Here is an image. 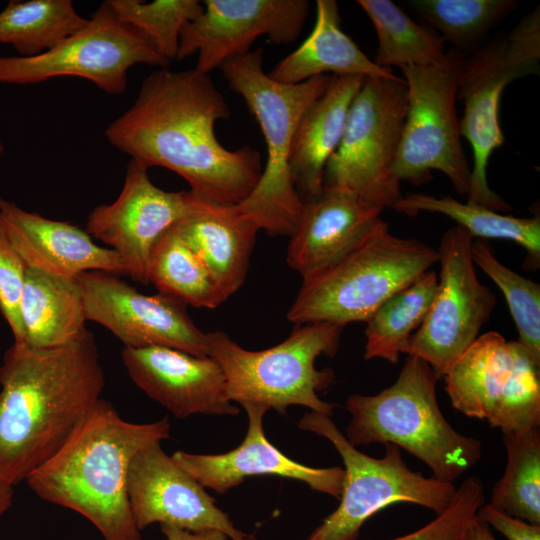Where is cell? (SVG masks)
<instances>
[{
	"instance_id": "1",
	"label": "cell",
	"mask_w": 540,
	"mask_h": 540,
	"mask_svg": "<svg viewBox=\"0 0 540 540\" xmlns=\"http://www.w3.org/2000/svg\"><path fill=\"white\" fill-rule=\"evenodd\" d=\"M230 117L224 95L197 69L158 68L138 95L105 129L108 142L147 168L159 166L181 176L200 199L239 204L263 172L259 151L225 148L215 124Z\"/></svg>"
},
{
	"instance_id": "2",
	"label": "cell",
	"mask_w": 540,
	"mask_h": 540,
	"mask_svg": "<svg viewBox=\"0 0 540 540\" xmlns=\"http://www.w3.org/2000/svg\"><path fill=\"white\" fill-rule=\"evenodd\" d=\"M104 372L86 329L57 347L13 344L0 365V475L12 486L49 459L101 398Z\"/></svg>"
},
{
	"instance_id": "3",
	"label": "cell",
	"mask_w": 540,
	"mask_h": 540,
	"mask_svg": "<svg viewBox=\"0 0 540 540\" xmlns=\"http://www.w3.org/2000/svg\"><path fill=\"white\" fill-rule=\"evenodd\" d=\"M169 437L168 417L129 422L100 398L25 481L41 499L81 514L104 540H142L129 505L128 470L141 449Z\"/></svg>"
},
{
	"instance_id": "4",
	"label": "cell",
	"mask_w": 540,
	"mask_h": 540,
	"mask_svg": "<svg viewBox=\"0 0 540 540\" xmlns=\"http://www.w3.org/2000/svg\"><path fill=\"white\" fill-rule=\"evenodd\" d=\"M439 379L428 363L408 355L390 387L376 395L348 397L347 440L356 447L393 444L424 462L434 477L453 483L477 464L483 445L445 418L436 397Z\"/></svg>"
},
{
	"instance_id": "5",
	"label": "cell",
	"mask_w": 540,
	"mask_h": 540,
	"mask_svg": "<svg viewBox=\"0 0 540 540\" xmlns=\"http://www.w3.org/2000/svg\"><path fill=\"white\" fill-rule=\"evenodd\" d=\"M264 50L257 48L224 62L219 69L259 124L267 160L259 182L237 207L270 236L291 237L303 203L294 187L289 156L297 125L327 90L333 75L323 74L297 84L272 80L263 69Z\"/></svg>"
},
{
	"instance_id": "6",
	"label": "cell",
	"mask_w": 540,
	"mask_h": 540,
	"mask_svg": "<svg viewBox=\"0 0 540 540\" xmlns=\"http://www.w3.org/2000/svg\"><path fill=\"white\" fill-rule=\"evenodd\" d=\"M438 262V252L415 238L390 233L381 219L354 249L303 279L287 319L295 325L367 322L389 297Z\"/></svg>"
},
{
	"instance_id": "7",
	"label": "cell",
	"mask_w": 540,
	"mask_h": 540,
	"mask_svg": "<svg viewBox=\"0 0 540 540\" xmlns=\"http://www.w3.org/2000/svg\"><path fill=\"white\" fill-rule=\"evenodd\" d=\"M343 326L317 322L296 325L278 345L259 351L244 349L226 333H206L208 356L221 367L230 401L255 404L287 414L292 405L332 416L335 403L323 401L318 392L334 380L330 368L318 370L320 355L333 357L339 348Z\"/></svg>"
},
{
	"instance_id": "8",
	"label": "cell",
	"mask_w": 540,
	"mask_h": 540,
	"mask_svg": "<svg viewBox=\"0 0 540 540\" xmlns=\"http://www.w3.org/2000/svg\"><path fill=\"white\" fill-rule=\"evenodd\" d=\"M298 426L327 439L342 458L345 472L339 506L306 540H358L363 524L387 506L410 503L438 515L455 495L452 482L411 470L393 444H384L381 458L359 451L328 415L307 412Z\"/></svg>"
},
{
	"instance_id": "9",
	"label": "cell",
	"mask_w": 540,
	"mask_h": 540,
	"mask_svg": "<svg viewBox=\"0 0 540 540\" xmlns=\"http://www.w3.org/2000/svg\"><path fill=\"white\" fill-rule=\"evenodd\" d=\"M539 60V7L504 39L463 58L457 90V100L464 104L459 128L473 152L467 202L496 212L511 209L489 187L487 167L492 153L505 142L499 122L501 95L512 81L538 73Z\"/></svg>"
},
{
	"instance_id": "10",
	"label": "cell",
	"mask_w": 540,
	"mask_h": 540,
	"mask_svg": "<svg viewBox=\"0 0 540 540\" xmlns=\"http://www.w3.org/2000/svg\"><path fill=\"white\" fill-rule=\"evenodd\" d=\"M407 110L405 80L366 77L349 107L341 141L324 170V186L365 203L394 208L403 196L392 172Z\"/></svg>"
},
{
	"instance_id": "11",
	"label": "cell",
	"mask_w": 540,
	"mask_h": 540,
	"mask_svg": "<svg viewBox=\"0 0 540 540\" xmlns=\"http://www.w3.org/2000/svg\"><path fill=\"white\" fill-rule=\"evenodd\" d=\"M463 54L450 51L439 66L401 67L407 110L393 164L395 178L419 185L431 170L444 173L460 194H468L471 168L464 153L456 112Z\"/></svg>"
},
{
	"instance_id": "12",
	"label": "cell",
	"mask_w": 540,
	"mask_h": 540,
	"mask_svg": "<svg viewBox=\"0 0 540 540\" xmlns=\"http://www.w3.org/2000/svg\"><path fill=\"white\" fill-rule=\"evenodd\" d=\"M443 377L453 407L467 417L502 433L540 425V362L518 340L478 336Z\"/></svg>"
},
{
	"instance_id": "13",
	"label": "cell",
	"mask_w": 540,
	"mask_h": 540,
	"mask_svg": "<svg viewBox=\"0 0 540 540\" xmlns=\"http://www.w3.org/2000/svg\"><path fill=\"white\" fill-rule=\"evenodd\" d=\"M139 63L163 68L170 62L145 35L123 23L107 0L84 27L50 50L32 57L0 55V83L31 85L72 76L118 95L127 88L128 70Z\"/></svg>"
},
{
	"instance_id": "14",
	"label": "cell",
	"mask_w": 540,
	"mask_h": 540,
	"mask_svg": "<svg viewBox=\"0 0 540 540\" xmlns=\"http://www.w3.org/2000/svg\"><path fill=\"white\" fill-rule=\"evenodd\" d=\"M472 243L473 237L458 225L443 234L437 249V290L405 351L428 363L440 377L477 339L496 306L494 293L477 277Z\"/></svg>"
},
{
	"instance_id": "15",
	"label": "cell",
	"mask_w": 540,
	"mask_h": 540,
	"mask_svg": "<svg viewBox=\"0 0 540 540\" xmlns=\"http://www.w3.org/2000/svg\"><path fill=\"white\" fill-rule=\"evenodd\" d=\"M77 279L86 319L104 326L126 348L162 346L208 356L206 333L178 299L160 292L145 295L117 275L103 271L84 272Z\"/></svg>"
},
{
	"instance_id": "16",
	"label": "cell",
	"mask_w": 540,
	"mask_h": 540,
	"mask_svg": "<svg viewBox=\"0 0 540 540\" xmlns=\"http://www.w3.org/2000/svg\"><path fill=\"white\" fill-rule=\"evenodd\" d=\"M148 169L131 159L117 199L95 207L86 222V232L117 252L128 276L144 285L149 284L148 264L155 242L200 200L190 190L169 192L157 187Z\"/></svg>"
},
{
	"instance_id": "17",
	"label": "cell",
	"mask_w": 540,
	"mask_h": 540,
	"mask_svg": "<svg viewBox=\"0 0 540 540\" xmlns=\"http://www.w3.org/2000/svg\"><path fill=\"white\" fill-rule=\"evenodd\" d=\"M203 13L181 29L177 59L197 53L195 69L208 74L247 54L267 36L275 45L294 42L305 24L307 0H204Z\"/></svg>"
},
{
	"instance_id": "18",
	"label": "cell",
	"mask_w": 540,
	"mask_h": 540,
	"mask_svg": "<svg viewBox=\"0 0 540 540\" xmlns=\"http://www.w3.org/2000/svg\"><path fill=\"white\" fill-rule=\"evenodd\" d=\"M127 492L140 531L159 523L189 532L220 531L231 540L246 535L204 487L163 451L161 442L144 447L133 457Z\"/></svg>"
},
{
	"instance_id": "19",
	"label": "cell",
	"mask_w": 540,
	"mask_h": 540,
	"mask_svg": "<svg viewBox=\"0 0 540 540\" xmlns=\"http://www.w3.org/2000/svg\"><path fill=\"white\" fill-rule=\"evenodd\" d=\"M122 361L133 382L176 418L240 413L228 398L221 367L209 356L162 346L124 347Z\"/></svg>"
},
{
	"instance_id": "20",
	"label": "cell",
	"mask_w": 540,
	"mask_h": 540,
	"mask_svg": "<svg viewBox=\"0 0 540 540\" xmlns=\"http://www.w3.org/2000/svg\"><path fill=\"white\" fill-rule=\"evenodd\" d=\"M248 429L235 449L214 455L178 450L175 463L199 482L219 494L240 485L248 476L277 475L306 483L311 489L340 499L345 472L341 467L315 468L296 462L267 439L263 428L266 408L247 404Z\"/></svg>"
},
{
	"instance_id": "21",
	"label": "cell",
	"mask_w": 540,
	"mask_h": 540,
	"mask_svg": "<svg viewBox=\"0 0 540 540\" xmlns=\"http://www.w3.org/2000/svg\"><path fill=\"white\" fill-rule=\"evenodd\" d=\"M0 225L28 267L67 278L89 271L128 275L118 253L96 244L86 230L27 211L2 197Z\"/></svg>"
},
{
	"instance_id": "22",
	"label": "cell",
	"mask_w": 540,
	"mask_h": 540,
	"mask_svg": "<svg viewBox=\"0 0 540 540\" xmlns=\"http://www.w3.org/2000/svg\"><path fill=\"white\" fill-rule=\"evenodd\" d=\"M382 211L352 192L324 186L317 197L303 203L287 248L288 265L302 279L330 267L373 231Z\"/></svg>"
},
{
	"instance_id": "23",
	"label": "cell",
	"mask_w": 540,
	"mask_h": 540,
	"mask_svg": "<svg viewBox=\"0 0 540 540\" xmlns=\"http://www.w3.org/2000/svg\"><path fill=\"white\" fill-rule=\"evenodd\" d=\"M174 227L209 268L227 300L245 281L258 225L237 205L200 199Z\"/></svg>"
},
{
	"instance_id": "24",
	"label": "cell",
	"mask_w": 540,
	"mask_h": 540,
	"mask_svg": "<svg viewBox=\"0 0 540 540\" xmlns=\"http://www.w3.org/2000/svg\"><path fill=\"white\" fill-rule=\"evenodd\" d=\"M365 78L333 75L327 90L300 119L292 140L289 168L302 203L322 192L325 166L341 141L349 107Z\"/></svg>"
},
{
	"instance_id": "25",
	"label": "cell",
	"mask_w": 540,
	"mask_h": 540,
	"mask_svg": "<svg viewBox=\"0 0 540 540\" xmlns=\"http://www.w3.org/2000/svg\"><path fill=\"white\" fill-rule=\"evenodd\" d=\"M361 75L399 79L391 69L379 67L341 29L335 0L316 1V20L312 32L292 53L282 59L268 76L282 84H297L312 77Z\"/></svg>"
},
{
	"instance_id": "26",
	"label": "cell",
	"mask_w": 540,
	"mask_h": 540,
	"mask_svg": "<svg viewBox=\"0 0 540 540\" xmlns=\"http://www.w3.org/2000/svg\"><path fill=\"white\" fill-rule=\"evenodd\" d=\"M19 313L23 343L33 348L64 345L87 329L77 277L67 278L27 267Z\"/></svg>"
},
{
	"instance_id": "27",
	"label": "cell",
	"mask_w": 540,
	"mask_h": 540,
	"mask_svg": "<svg viewBox=\"0 0 540 540\" xmlns=\"http://www.w3.org/2000/svg\"><path fill=\"white\" fill-rule=\"evenodd\" d=\"M414 216L419 212L443 214L461 226L474 238L506 239L521 245L528 255L529 267L540 263V219L538 216L519 218L503 215L474 203H463L451 196L435 197L423 193L402 196L393 208Z\"/></svg>"
},
{
	"instance_id": "28",
	"label": "cell",
	"mask_w": 540,
	"mask_h": 540,
	"mask_svg": "<svg viewBox=\"0 0 540 540\" xmlns=\"http://www.w3.org/2000/svg\"><path fill=\"white\" fill-rule=\"evenodd\" d=\"M148 278L158 292L185 305L215 309L226 301L209 268L174 225L158 238L151 250Z\"/></svg>"
},
{
	"instance_id": "29",
	"label": "cell",
	"mask_w": 540,
	"mask_h": 540,
	"mask_svg": "<svg viewBox=\"0 0 540 540\" xmlns=\"http://www.w3.org/2000/svg\"><path fill=\"white\" fill-rule=\"evenodd\" d=\"M357 3L376 31L378 48L373 61L379 67L439 66L445 62V40L433 28L418 24L389 0Z\"/></svg>"
},
{
	"instance_id": "30",
	"label": "cell",
	"mask_w": 540,
	"mask_h": 540,
	"mask_svg": "<svg viewBox=\"0 0 540 540\" xmlns=\"http://www.w3.org/2000/svg\"><path fill=\"white\" fill-rule=\"evenodd\" d=\"M438 286L435 271L428 270L409 286L382 303L368 319L364 358L396 364L408 341L424 321Z\"/></svg>"
},
{
	"instance_id": "31",
	"label": "cell",
	"mask_w": 540,
	"mask_h": 540,
	"mask_svg": "<svg viewBox=\"0 0 540 540\" xmlns=\"http://www.w3.org/2000/svg\"><path fill=\"white\" fill-rule=\"evenodd\" d=\"M88 22L71 0H12L0 12V43L22 57L40 55Z\"/></svg>"
},
{
	"instance_id": "32",
	"label": "cell",
	"mask_w": 540,
	"mask_h": 540,
	"mask_svg": "<svg viewBox=\"0 0 540 540\" xmlns=\"http://www.w3.org/2000/svg\"><path fill=\"white\" fill-rule=\"evenodd\" d=\"M502 434L507 464L493 487L490 504L540 525V427Z\"/></svg>"
},
{
	"instance_id": "33",
	"label": "cell",
	"mask_w": 540,
	"mask_h": 540,
	"mask_svg": "<svg viewBox=\"0 0 540 540\" xmlns=\"http://www.w3.org/2000/svg\"><path fill=\"white\" fill-rule=\"evenodd\" d=\"M411 5L445 42L464 48L481 39L514 11L518 3L512 0H414Z\"/></svg>"
},
{
	"instance_id": "34",
	"label": "cell",
	"mask_w": 540,
	"mask_h": 540,
	"mask_svg": "<svg viewBox=\"0 0 540 540\" xmlns=\"http://www.w3.org/2000/svg\"><path fill=\"white\" fill-rule=\"evenodd\" d=\"M474 264L484 271L504 294L519 333V342L540 362V285L502 264L488 242L472 243Z\"/></svg>"
},
{
	"instance_id": "35",
	"label": "cell",
	"mask_w": 540,
	"mask_h": 540,
	"mask_svg": "<svg viewBox=\"0 0 540 540\" xmlns=\"http://www.w3.org/2000/svg\"><path fill=\"white\" fill-rule=\"evenodd\" d=\"M118 18L145 35L169 62L177 58L182 27L204 10L197 0H108Z\"/></svg>"
},
{
	"instance_id": "36",
	"label": "cell",
	"mask_w": 540,
	"mask_h": 540,
	"mask_svg": "<svg viewBox=\"0 0 540 540\" xmlns=\"http://www.w3.org/2000/svg\"><path fill=\"white\" fill-rule=\"evenodd\" d=\"M484 501L482 481L476 476L468 477L457 487L445 511L423 527L391 540H464ZM248 540L260 539L251 537Z\"/></svg>"
},
{
	"instance_id": "37",
	"label": "cell",
	"mask_w": 540,
	"mask_h": 540,
	"mask_svg": "<svg viewBox=\"0 0 540 540\" xmlns=\"http://www.w3.org/2000/svg\"><path fill=\"white\" fill-rule=\"evenodd\" d=\"M27 267L0 225V311L16 343L24 341L19 306Z\"/></svg>"
},
{
	"instance_id": "38",
	"label": "cell",
	"mask_w": 540,
	"mask_h": 540,
	"mask_svg": "<svg viewBox=\"0 0 540 540\" xmlns=\"http://www.w3.org/2000/svg\"><path fill=\"white\" fill-rule=\"evenodd\" d=\"M477 518L494 527L508 540H540V525L513 517L490 503L479 508Z\"/></svg>"
},
{
	"instance_id": "39",
	"label": "cell",
	"mask_w": 540,
	"mask_h": 540,
	"mask_svg": "<svg viewBox=\"0 0 540 540\" xmlns=\"http://www.w3.org/2000/svg\"><path fill=\"white\" fill-rule=\"evenodd\" d=\"M167 540H231L220 531L189 532L169 525H160Z\"/></svg>"
},
{
	"instance_id": "40",
	"label": "cell",
	"mask_w": 540,
	"mask_h": 540,
	"mask_svg": "<svg viewBox=\"0 0 540 540\" xmlns=\"http://www.w3.org/2000/svg\"><path fill=\"white\" fill-rule=\"evenodd\" d=\"M464 540H496L489 526L476 518L468 527Z\"/></svg>"
},
{
	"instance_id": "41",
	"label": "cell",
	"mask_w": 540,
	"mask_h": 540,
	"mask_svg": "<svg viewBox=\"0 0 540 540\" xmlns=\"http://www.w3.org/2000/svg\"><path fill=\"white\" fill-rule=\"evenodd\" d=\"M14 486L0 475V518L8 511L13 502Z\"/></svg>"
},
{
	"instance_id": "42",
	"label": "cell",
	"mask_w": 540,
	"mask_h": 540,
	"mask_svg": "<svg viewBox=\"0 0 540 540\" xmlns=\"http://www.w3.org/2000/svg\"><path fill=\"white\" fill-rule=\"evenodd\" d=\"M5 151V147H4V144L2 143V141L0 140V155H2Z\"/></svg>"
}]
</instances>
